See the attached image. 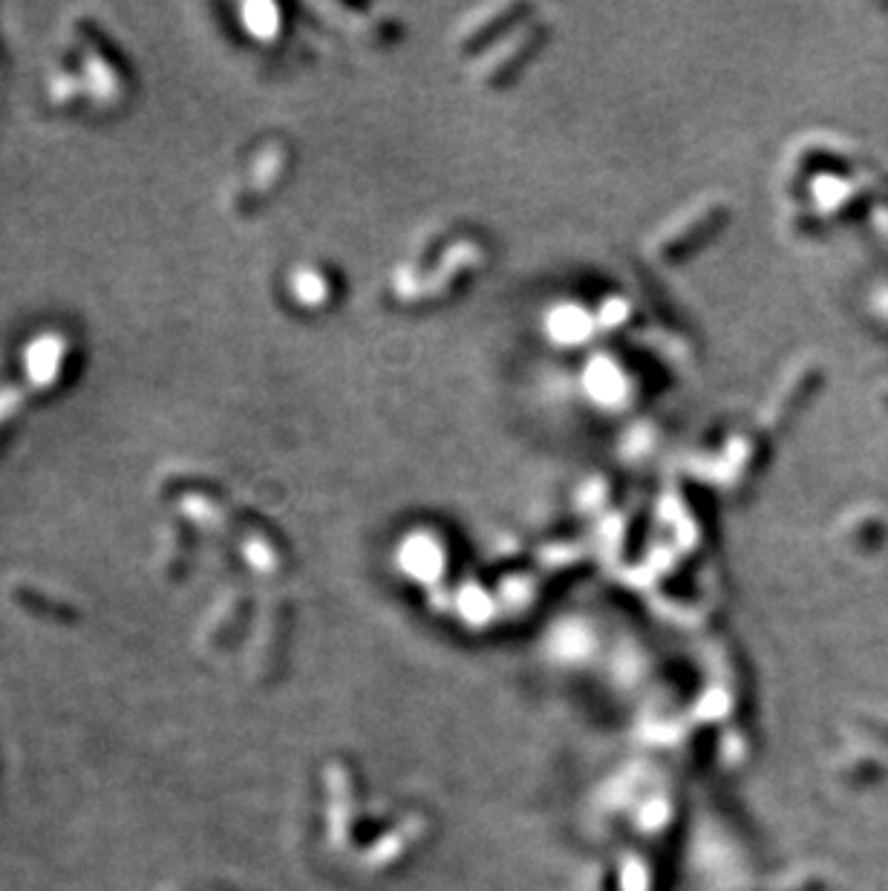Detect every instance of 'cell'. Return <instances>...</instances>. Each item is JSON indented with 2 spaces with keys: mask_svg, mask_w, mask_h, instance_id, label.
I'll return each mask as SVG.
<instances>
[]
</instances>
